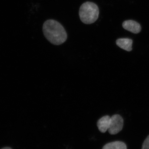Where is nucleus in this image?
Returning <instances> with one entry per match:
<instances>
[{"instance_id": "nucleus-5", "label": "nucleus", "mask_w": 149, "mask_h": 149, "mask_svg": "<svg viewBox=\"0 0 149 149\" xmlns=\"http://www.w3.org/2000/svg\"><path fill=\"white\" fill-rule=\"evenodd\" d=\"M111 117L105 116L100 118L97 122V126L101 133H105L108 130L110 125Z\"/></svg>"}, {"instance_id": "nucleus-6", "label": "nucleus", "mask_w": 149, "mask_h": 149, "mask_svg": "<svg viewBox=\"0 0 149 149\" xmlns=\"http://www.w3.org/2000/svg\"><path fill=\"white\" fill-rule=\"evenodd\" d=\"M133 42V40L128 38H120L116 41V45L118 47L127 52L132 51Z\"/></svg>"}, {"instance_id": "nucleus-4", "label": "nucleus", "mask_w": 149, "mask_h": 149, "mask_svg": "<svg viewBox=\"0 0 149 149\" xmlns=\"http://www.w3.org/2000/svg\"><path fill=\"white\" fill-rule=\"evenodd\" d=\"M122 26L125 30L134 34H138L141 32V30L140 24L134 20H126L123 23Z\"/></svg>"}, {"instance_id": "nucleus-3", "label": "nucleus", "mask_w": 149, "mask_h": 149, "mask_svg": "<svg viewBox=\"0 0 149 149\" xmlns=\"http://www.w3.org/2000/svg\"><path fill=\"white\" fill-rule=\"evenodd\" d=\"M123 126V119L118 114H115L111 117L108 132L111 135H116L122 130Z\"/></svg>"}, {"instance_id": "nucleus-2", "label": "nucleus", "mask_w": 149, "mask_h": 149, "mask_svg": "<svg viewBox=\"0 0 149 149\" xmlns=\"http://www.w3.org/2000/svg\"><path fill=\"white\" fill-rule=\"evenodd\" d=\"M100 11L95 3L87 1L83 3L79 9V17L81 21L85 24H93L98 18Z\"/></svg>"}, {"instance_id": "nucleus-9", "label": "nucleus", "mask_w": 149, "mask_h": 149, "mask_svg": "<svg viewBox=\"0 0 149 149\" xmlns=\"http://www.w3.org/2000/svg\"><path fill=\"white\" fill-rule=\"evenodd\" d=\"M1 149H12L10 147H5V148H3Z\"/></svg>"}, {"instance_id": "nucleus-1", "label": "nucleus", "mask_w": 149, "mask_h": 149, "mask_svg": "<svg viewBox=\"0 0 149 149\" xmlns=\"http://www.w3.org/2000/svg\"><path fill=\"white\" fill-rule=\"evenodd\" d=\"M43 32L46 39L55 45H62L67 39V34L64 27L54 19H49L44 22Z\"/></svg>"}, {"instance_id": "nucleus-7", "label": "nucleus", "mask_w": 149, "mask_h": 149, "mask_svg": "<svg viewBox=\"0 0 149 149\" xmlns=\"http://www.w3.org/2000/svg\"><path fill=\"white\" fill-rule=\"evenodd\" d=\"M127 146L122 141H116L108 143L102 149H127Z\"/></svg>"}, {"instance_id": "nucleus-8", "label": "nucleus", "mask_w": 149, "mask_h": 149, "mask_svg": "<svg viewBox=\"0 0 149 149\" xmlns=\"http://www.w3.org/2000/svg\"><path fill=\"white\" fill-rule=\"evenodd\" d=\"M142 149H149V135L144 141L142 145Z\"/></svg>"}]
</instances>
